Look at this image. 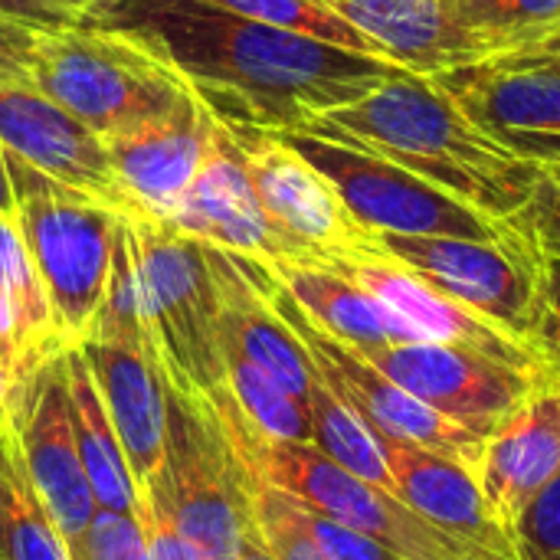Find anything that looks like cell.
<instances>
[{
    "instance_id": "cell-41",
    "label": "cell",
    "mask_w": 560,
    "mask_h": 560,
    "mask_svg": "<svg viewBox=\"0 0 560 560\" xmlns=\"http://www.w3.org/2000/svg\"><path fill=\"white\" fill-rule=\"evenodd\" d=\"M522 46H535V49L548 52L551 59H558L560 62V23H555L551 30H545L541 36H535V39H528V43H522Z\"/></svg>"
},
{
    "instance_id": "cell-9",
    "label": "cell",
    "mask_w": 560,
    "mask_h": 560,
    "mask_svg": "<svg viewBox=\"0 0 560 560\" xmlns=\"http://www.w3.org/2000/svg\"><path fill=\"white\" fill-rule=\"evenodd\" d=\"M486 138L538 171H560V62L535 46L427 75Z\"/></svg>"
},
{
    "instance_id": "cell-2",
    "label": "cell",
    "mask_w": 560,
    "mask_h": 560,
    "mask_svg": "<svg viewBox=\"0 0 560 560\" xmlns=\"http://www.w3.org/2000/svg\"><path fill=\"white\" fill-rule=\"evenodd\" d=\"M308 125L358 141L489 220L515 223L541 171L486 138L427 75L400 72Z\"/></svg>"
},
{
    "instance_id": "cell-46",
    "label": "cell",
    "mask_w": 560,
    "mask_h": 560,
    "mask_svg": "<svg viewBox=\"0 0 560 560\" xmlns=\"http://www.w3.org/2000/svg\"><path fill=\"white\" fill-rule=\"evenodd\" d=\"M0 560H3V555H0Z\"/></svg>"
},
{
    "instance_id": "cell-4",
    "label": "cell",
    "mask_w": 560,
    "mask_h": 560,
    "mask_svg": "<svg viewBox=\"0 0 560 560\" xmlns=\"http://www.w3.org/2000/svg\"><path fill=\"white\" fill-rule=\"evenodd\" d=\"M30 85L102 138L158 121L197 98L148 49L89 20L39 33Z\"/></svg>"
},
{
    "instance_id": "cell-13",
    "label": "cell",
    "mask_w": 560,
    "mask_h": 560,
    "mask_svg": "<svg viewBox=\"0 0 560 560\" xmlns=\"http://www.w3.org/2000/svg\"><path fill=\"white\" fill-rule=\"evenodd\" d=\"M10 430L52 525L62 541H72L92 525L98 509L75 446L66 351L46 358L10 387Z\"/></svg>"
},
{
    "instance_id": "cell-23",
    "label": "cell",
    "mask_w": 560,
    "mask_h": 560,
    "mask_svg": "<svg viewBox=\"0 0 560 560\" xmlns=\"http://www.w3.org/2000/svg\"><path fill=\"white\" fill-rule=\"evenodd\" d=\"M279 285L295 299V305L331 338L358 348L374 351L384 345L423 341L400 315H394L384 302L368 295L338 269L325 266L322 259H292L269 266Z\"/></svg>"
},
{
    "instance_id": "cell-22",
    "label": "cell",
    "mask_w": 560,
    "mask_h": 560,
    "mask_svg": "<svg viewBox=\"0 0 560 560\" xmlns=\"http://www.w3.org/2000/svg\"><path fill=\"white\" fill-rule=\"evenodd\" d=\"M560 472V374L512 413L489 440L479 459V486L499 518L512 528L525 502Z\"/></svg>"
},
{
    "instance_id": "cell-38",
    "label": "cell",
    "mask_w": 560,
    "mask_h": 560,
    "mask_svg": "<svg viewBox=\"0 0 560 560\" xmlns=\"http://www.w3.org/2000/svg\"><path fill=\"white\" fill-rule=\"evenodd\" d=\"M138 525L144 532V545H148V558L151 560H203L197 545H190L161 509L141 505Z\"/></svg>"
},
{
    "instance_id": "cell-15",
    "label": "cell",
    "mask_w": 560,
    "mask_h": 560,
    "mask_svg": "<svg viewBox=\"0 0 560 560\" xmlns=\"http://www.w3.org/2000/svg\"><path fill=\"white\" fill-rule=\"evenodd\" d=\"M174 230L184 236L226 249L233 256L262 262V266H279L292 259H308L295 243H289L279 226L269 220L253 177L246 171V158L233 138V131L217 121L207 158L184 194L180 207L174 210L171 220Z\"/></svg>"
},
{
    "instance_id": "cell-11",
    "label": "cell",
    "mask_w": 560,
    "mask_h": 560,
    "mask_svg": "<svg viewBox=\"0 0 560 560\" xmlns=\"http://www.w3.org/2000/svg\"><path fill=\"white\" fill-rule=\"evenodd\" d=\"M374 246L417 272L423 282L495 322L538 351V279L541 256L525 236L463 240V236H374ZM541 354V351H538Z\"/></svg>"
},
{
    "instance_id": "cell-6",
    "label": "cell",
    "mask_w": 560,
    "mask_h": 560,
    "mask_svg": "<svg viewBox=\"0 0 560 560\" xmlns=\"http://www.w3.org/2000/svg\"><path fill=\"white\" fill-rule=\"evenodd\" d=\"M253 479L207 397L167 384V446L141 505L161 509L203 560H240L253 532Z\"/></svg>"
},
{
    "instance_id": "cell-27",
    "label": "cell",
    "mask_w": 560,
    "mask_h": 560,
    "mask_svg": "<svg viewBox=\"0 0 560 560\" xmlns=\"http://www.w3.org/2000/svg\"><path fill=\"white\" fill-rule=\"evenodd\" d=\"M308 417H312L315 450H322L341 469L394 492V479H390V469L384 463V453L377 446L371 423L354 407H348L318 374L308 390Z\"/></svg>"
},
{
    "instance_id": "cell-20",
    "label": "cell",
    "mask_w": 560,
    "mask_h": 560,
    "mask_svg": "<svg viewBox=\"0 0 560 560\" xmlns=\"http://www.w3.org/2000/svg\"><path fill=\"white\" fill-rule=\"evenodd\" d=\"M377 446L384 453V463L394 479V492L420 512L436 528L450 532L453 538H463L476 548H486L505 560H522L512 528L499 518V512L489 505L479 479L472 469L423 450L417 443L377 433Z\"/></svg>"
},
{
    "instance_id": "cell-33",
    "label": "cell",
    "mask_w": 560,
    "mask_h": 560,
    "mask_svg": "<svg viewBox=\"0 0 560 560\" xmlns=\"http://www.w3.org/2000/svg\"><path fill=\"white\" fill-rule=\"evenodd\" d=\"M69 560H151L144 532L135 515L95 512L92 525L66 541Z\"/></svg>"
},
{
    "instance_id": "cell-18",
    "label": "cell",
    "mask_w": 560,
    "mask_h": 560,
    "mask_svg": "<svg viewBox=\"0 0 560 560\" xmlns=\"http://www.w3.org/2000/svg\"><path fill=\"white\" fill-rule=\"evenodd\" d=\"M217 118L200 98H190L184 108L148 121L141 128L105 138L115 177L135 210V217L171 220L190 190Z\"/></svg>"
},
{
    "instance_id": "cell-43",
    "label": "cell",
    "mask_w": 560,
    "mask_h": 560,
    "mask_svg": "<svg viewBox=\"0 0 560 560\" xmlns=\"http://www.w3.org/2000/svg\"><path fill=\"white\" fill-rule=\"evenodd\" d=\"M13 210V184H10V171H7V151L0 144V213Z\"/></svg>"
},
{
    "instance_id": "cell-32",
    "label": "cell",
    "mask_w": 560,
    "mask_h": 560,
    "mask_svg": "<svg viewBox=\"0 0 560 560\" xmlns=\"http://www.w3.org/2000/svg\"><path fill=\"white\" fill-rule=\"evenodd\" d=\"M512 538L522 560H560V472L515 515Z\"/></svg>"
},
{
    "instance_id": "cell-37",
    "label": "cell",
    "mask_w": 560,
    "mask_h": 560,
    "mask_svg": "<svg viewBox=\"0 0 560 560\" xmlns=\"http://www.w3.org/2000/svg\"><path fill=\"white\" fill-rule=\"evenodd\" d=\"M39 30L0 16V85H30Z\"/></svg>"
},
{
    "instance_id": "cell-5",
    "label": "cell",
    "mask_w": 560,
    "mask_h": 560,
    "mask_svg": "<svg viewBox=\"0 0 560 560\" xmlns=\"http://www.w3.org/2000/svg\"><path fill=\"white\" fill-rule=\"evenodd\" d=\"M13 213L43 279L66 348H79L102 308L121 217L7 151Z\"/></svg>"
},
{
    "instance_id": "cell-21",
    "label": "cell",
    "mask_w": 560,
    "mask_h": 560,
    "mask_svg": "<svg viewBox=\"0 0 560 560\" xmlns=\"http://www.w3.org/2000/svg\"><path fill=\"white\" fill-rule=\"evenodd\" d=\"M358 33H364L377 56L417 75H436L450 66L492 56L495 46L443 7V0H322Z\"/></svg>"
},
{
    "instance_id": "cell-24",
    "label": "cell",
    "mask_w": 560,
    "mask_h": 560,
    "mask_svg": "<svg viewBox=\"0 0 560 560\" xmlns=\"http://www.w3.org/2000/svg\"><path fill=\"white\" fill-rule=\"evenodd\" d=\"M66 381H69L75 446H79V456H82V466L89 476L95 509L138 518L141 499L135 489V479L128 472V463H125L121 443L115 436L112 417L102 404V394H98L79 348H66Z\"/></svg>"
},
{
    "instance_id": "cell-29",
    "label": "cell",
    "mask_w": 560,
    "mask_h": 560,
    "mask_svg": "<svg viewBox=\"0 0 560 560\" xmlns=\"http://www.w3.org/2000/svg\"><path fill=\"white\" fill-rule=\"evenodd\" d=\"M456 23L499 49L522 46L560 23V0H443Z\"/></svg>"
},
{
    "instance_id": "cell-45",
    "label": "cell",
    "mask_w": 560,
    "mask_h": 560,
    "mask_svg": "<svg viewBox=\"0 0 560 560\" xmlns=\"http://www.w3.org/2000/svg\"><path fill=\"white\" fill-rule=\"evenodd\" d=\"M10 430V387L7 381L0 377V436Z\"/></svg>"
},
{
    "instance_id": "cell-36",
    "label": "cell",
    "mask_w": 560,
    "mask_h": 560,
    "mask_svg": "<svg viewBox=\"0 0 560 560\" xmlns=\"http://www.w3.org/2000/svg\"><path fill=\"white\" fill-rule=\"evenodd\" d=\"M535 341L548 368L560 374V259H541Z\"/></svg>"
},
{
    "instance_id": "cell-12",
    "label": "cell",
    "mask_w": 560,
    "mask_h": 560,
    "mask_svg": "<svg viewBox=\"0 0 560 560\" xmlns=\"http://www.w3.org/2000/svg\"><path fill=\"white\" fill-rule=\"evenodd\" d=\"M361 354L394 384L482 440L518 413L545 381L558 377L443 341H404Z\"/></svg>"
},
{
    "instance_id": "cell-7",
    "label": "cell",
    "mask_w": 560,
    "mask_h": 560,
    "mask_svg": "<svg viewBox=\"0 0 560 560\" xmlns=\"http://www.w3.org/2000/svg\"><path fill=\"white\" fill-rule=\"evenodd\" d=\"M144 318L171 387L210 397L226 384L220 341V295L207 246L164 220L125 217Z\"/></svg>"
},
{
    "instance_id": "cell-17",
    "label": "cell",
    "mask_w": 560,
    "mask_h": 560,
    "mask_svg": "<svg viewBox=\"0 0 560 560\" xmlns=\"http://www.w3.org/2000/svg\"><path fill=\"white\" fill-rule=\"evenodd\" d=\"M0 144L56 184L92 197L118 217H135L105 138L33 85H0Z\"/></svg>"
},
{
    "instance_id": "cell-14",
    "label": "cell",
    "mask_w": 560,
    "mask_h": 560,
    "mask_svg": "<svg viewBox=\"0 0 560 560\" xmlns=\"http://www.w3.org/2000/svg\"><path fill=\"white\" fill-rule=\"evenodd\" d=\"M226 128L233 131L246 158V171L269 220L305 256H335L371 243L374 233H368L348 213L335 184L295 148H289L276 131L243 125Z\"/></svg>"
},
{
    "instance_id": "cell-3",
    "label": "cell",
    "mask_w": 560,
    "mask_h": 560,
    "mask_svg": "<svg viewBox=\"0 0 560 560\" xmlns=\"http://www.w3.org/2000/svg\"><path fill=\"white\" fill-rule=\"evenodd\" d=\"M207 400L217 410L249 479L266 482L285 492L289 499L381 541L404 560H505L436 528L420 512H413L397 492L341 469L312 443L259 436L236 407L226 384Z\"/></svg>"
},
{
    "instance_id": "cell-31",
    "label": "cell",
    "mask_w": 560,
    "mask_h": 560,
    "mask_svg": "<svg viewBox=\"0 0 560 560\" xmlns=\"http://www.w3.org/2000/svg\"><path fill=\"white\" fill-rule=\"evenodd\" d=\"M253 499V525L262 538V545L269 548V555L276 560H328L325 551L315 545L312 532L305 528L295 499H289L285 492L256 482L249 489Z\"/></svg>"
},
{
    "instance_id": "cell-1",
    "label": "cell",
    "mask_w": 560,
    "mask_h": 560,
    "mask_svg": "<svg viewBox=\"0 0 560 560\" xmlns=\"http://www.w3.org/2000/svg\"><path fill=\"white\" fill-rule=\"evenodd\" d=\"M85 20L148 49L233 128H302L407 72L390 59L200 0H108Z\"/></svg>"
},
{
    "instance_id": "cell-39",
    "label": "cell",
    "mask_w": 560,
    "mask_h": 560,
    "mask_svg": "<svg viewBox=\"0 0 560 560\" xmlns=\"http://www.w3.org/2000/svg\"><path fill=\"white\" fill-rule=\"evenodd\" d=\"M0 16L13 20V23H23V26H33L39 33L66 30V26L82 23V16H75L72 10H66L56 0H0Z\"/></svg>"
},
{
    "instance_id": "cell-19",
    "label": "cell",
    "mask_w": 560,
    "mask_h": 560,
    "mask_svg": "<svg viewBox=\"0 0 560 560\" xmlns=\"http://www.w3.org/2000/svg\"><path fill=\"white\" fill-rule=\"evenodd\" d=\"M79 354L102 394L138 499L158 479L167 446V377L151 348L85 338Z\"/></svg>"
},
{
    "instance_id": "cell-25",
    "label": "cell",
    "mask_w": 560,
    "mask_h": 560,
    "mask_svg": "<svg viewBox=\"0 0 560 560\" xmlns=\"http://www.w3.org/2000/svg\"><path fill=\"white\" fill-rule=\"evenodd\" d=\"M0 295L13 318V335H16V351H20L16 381H23L46 358L66 351V345L59 338L52 305L46 299L43 279L33 266V256L26 249V240L13 210L0 213Z\"/></svg>"
},
{
    "instance_id": "cell-26",
    "label": "cell",
    "mask_w": 560,
    "mask_h": 560,
    "mask_svg": "<svg viewBox=\"0 0 560 560\" xmlns=\"http://www.w3.org/2000/svg\"><path fill=\"white\" fill-rule=\"evenodd\" d=\"M0 555L3 560H69L59 528L30 482L13 430L0 436Z\"/></svg>"
},
{
    "instance_id": "cell-42",
    "label": "cell",
    "mask_w": 560,
    "mask_h": 560,
    "mask_svg": "<svg viewBox=\"0 0 560 560\" xmlns=\"http://www.w3.org/2000/svg\"><path fill=\"white\" fill-rule=\"evenodd\" d=\"M240 560H276L272 555H269V548L262 545V538H259L256 525H253V532H249V535H246V541H243Z\"/></svg>"
},
{
    "instance_id": "cell-16",
    "label": "cell",
    "mask_w": 560,
    "mask_h": 560,
    "mask_svg": "<svg viewBox=\"0 0 560 560\" xmlns=\"http://www.w3.org/2000/svg\"><path fill=\"white\" fill-rule=\"evenodd\" d=\"M315 259H322L325 266L338 269L354 285H361L368 295H374L377 302H384L423 341L463 345V348H476L482 354L502 358V361L518 364V368H528V371L555 374L548 368V361L532 345H525L522 338L509 335L495 322L476 315L472 308L459 305L456 299H450L440 289H433L430 282H423L417 272H410L407 266H400L397 259H390L387 253H381L374 246V236L361 249L335 253V256H315Z\"/></svg>"
},
{
    "instance_id": "cell-40",
    "label": "cell",
    "mask_w": 560,
    "mask_h": 560,
    "mask_svg": "<svg viewBox=\"0 0 560 560\" xmlns=\"http://www.w3.org/2000/svg\"><path fill=\"white\" fill-rule=\"evenodd\" d=\"M0 377L7 381V387H13L20 377V351H16L13 318H10L3 295H0Z\"/></svg>"
},
{
    "instance_id": "cell-28",
    "label": "cell",
    "mask_w": 560,
    "mask_h": 560,
    "mask_svg": "<svg viewBox=\"0 0 560 560\" xmlns=\"http://www.w3.org/2000/svg\"><path fill=\"white\" fill-rule=\"evenodd\" d=\"M223 374H226V390L233 394L236 407L243 410V417L259 436L312 443L308 410L285 387H279L262 368H256L230 345H223Z\"/></svg>"
},
{
    "instance_id": "cell-10",
    "label": "cell",
    "mask_w": 560,
    "mask_h": 560,
    "mask_svg": "<svg viewBox=\"0 0 560 560\" xmlns=\"http://www.w3.org/2000/svg\"><path fill=\"white\" fill-rule=\"evenodd\" d=\"M262 292H266L269 305L276 308V315L305 345L315 374L348 407H354L371 423V430L407 440V443H417L423 450H433V453L479 472V459H482V450H486V440L479 433L446 420L430 404H423L420 397H413L410 390L394 384L384 371H377L361 351H354L351 345H345V341L331 338L328 331H322L295 305V299L279 285V279L272 276L269 266H262Z\"/></svg>"
},
{
    "instance_id": "cell-8",
    "label": "cell",
    "mask_w": 560,
    "mask_h": 560,
    "mask_svg": "<svg viewBox=\"0 0 560 560\" xmlns=\"http://www.w3.org/2000/svg\"><path fill=\"white\" fill-rule=\"evenodd\" d=\"M276 135L335 184L348 213L374 236H463L492 243L522 236L512 223L482 217L479 210L459 203L430 180L358 141L315 125L282 128Z\"/></svg>"
},
{
    "instance_id": "cell-35",
    "label": "cell",
    "mask_w": 560,
    "mask_h": 560,
    "mask_svg": "<svg viewBox=\"0 0 560 560\" xmlns=\"http://www.w3.org/2000/svg\"><path fill=\"white\" fill-rule=\"evenodd\" d=\"M295 505H299L305 528L312 532L315 545L325 551L328 560H404L390 548H384L381 541H374V538H368V535H361V532H354V528H348V525H341V522H335V518H328V515H322L302 502H295Z\"/></svg>"
},
{
    "instance_id": "cell-30",
    "label": "cell",
    "mask_w": 560,
    "mask_h": 560,
    "mask_svg": "<svg viewBox=\"0 0 560 560\" xmlns=\"http://www.w3.org/2000/svg\"><path fill=\"white\" fill-rule=\"evenodd\" d=\"M210 7H220L226 13L256 20V23H269V26H282V30H295L354 52H371L377 56L374 43L358 33L348 20H341L335 10H328L322 0H200ZM384 59V56H381Z\"/></svg>"
},
{
    "instance_id": "cell-34",
    "label": "cell",
    "mask_w": 560,
    "mask_h": 560,
    "mask_svg": "<svg viewBox=\"0 0 560 560\" xmlns=\"http://www.w3.org/2000/svg\"><path fill=\"white\" fill-rule=\"evenodd\" d=\"M541 259H560V171H541L532 200L512 223Z\"/></svg>"
},
{
    "instance_id": "cell-44",
    "label": "cell",
    "mask_w": 560,
    "mask_h": 560,
    "mask_svg": "<svg viewBox=\"0 0 560 560\" xmlns=\"http://www.w3.org/2000/svg\"><path fill=\"white\" fill-rule=\"evenodd\" d=\"M56 3H62L66 10H72L75 16H82V20H85L89 13H95V10H98V7H105L108 0H56Z\"/></svg>"
}]
</instances>
